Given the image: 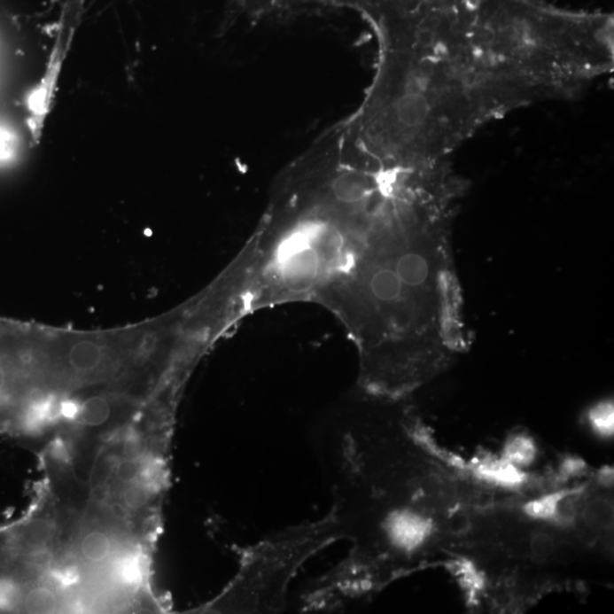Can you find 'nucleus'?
Wrapping results in <instances>:
<instances>
[{"instance_id":"nucleus-1","label":"nucleus","mask_w":614,"mask_h":614,"mask_svg":"<svg viewBox=\"0 0 614 614\" xmlns=\"http://www.w3.org/2000/svg\"><path fill=\"white\" fill-rule=\"evenodd\" d=\"M340 540L330 515L273 532L239 552V565L224 591L205 610L228 613H278L289 587L307 561Z\"/></svg>"},{"instance_id":"nucleus-2","label":"nucleus","mask_w":614,"mask_h":614,"mask_svg":"<svg viewBox=\"0 0 614 614\" xmlns=\"http://www.w3.org/2000/svg\"><path fill=\"white\" fill-rule=\"evenodd\" d=\"M473 472L478 479L486 484L496 486L505 489H517L527 483L528 476L524 469L505 460L484 459L479 461L473 468Z\"/></svg>"},{"instance_id":"nucleus-3","label":"nucleus","mask_w":614,"mask_h":614,"mask_svg":"<svg viewBox=\"0 0 614 614\" xmlns=\"http://www.w3.org/2000/svg\"><path fill=\"white\" fill-rule=\"evenodd\" d=\"M108 569L112 583L126 592L138 589L146 578V564L142 553L135 549H127L115 556Z\"/></svg>"},{"instance_id":"nucleus-4","label":"nucleus","mask_w":614,"mask_h":614,"mask_svg":"<svg viewBox=\"0 0 614 614\" xmlns=\"http://www.w3.org/2000/svg\"><path fill=\"white\" fill-rule=\"evenodd\" d=\"M80 556L88 564H105L114 560L113 540L107 532L95 529L84 533L79 545Z\"/></svg>"},{"instance_id":"nucleus-5","label":"nucleus","mask_w":614,"mask_h":614,"mask_svg":"<svg viewBox=\"0 0 614 614\" xmlns=\"http://www.w3.org/2000/svg\"><path fill=\"white\" fill-rule=\"evenodd\" d=\"M586 528L591 532L607 531L613 523V507L611 501L604 496H595L586 501L581 507Z\"/></svg>"},{"instance_id":"nucleus-6","label":"nucleus","mask_w":614,"mask_h":614,"mask_svg":"<svg viewBox=\"0 0 614 614\" xmlns=\"http://www.w3.org/2000/svg\"><path fill=\"white\" fill-rule=\"evenodd\" d=\"M537 455H539V449H537L535 440L532 437L517 433V435L509 437L504 445L501 457L524 469L535 462Z\"/></svg>"},{"instance_id":"nucleus-7","label":"nucleus","mask_w":614,"mask_h":614,"mask_svg":"<svg viewBox=\"0 0 614 614\" xmlns=\"http://www.w3.org/2000/svg\"><path fill=\"white\" fill-rule=\"evenodd\" d=\"M568 491L569 489H563V491L548 493L529 501L524 507L525 515L532 519L556 521L557 509Z\"/></svg>"},{"instance_id":"nucleus-8","label":"nucleus","mask_w":614,"mask_h":614,"mask_svg":"<svg viewBox=\"0 0 614 614\" xmlns=\"http://www.w3.org/2000/svg\"><path fill=\"white\" fill-rule=\"evenodd\" d=\"M593 431L603 439H611L614 431L613 404L602 402L589 409L587 416Z\"/></svg>"},{"instance_id":"nucleus-9","label":"nucleus","mask_w":614,"mask_h":614,"mask_svg":"<svg viewBox=\"0 0 614 614\" xmlns=\"http://www.w3.org/2000/svg\"><path fill=\"white\" fill-rule=\"evenodd\" d=\"M556 540L548 532H539L532 537L531 551L536 560H548L556 552Z\"/></svg>"},{"instance_id":"nucleus-10","label":"nucleus","mask_w":614,"mask_h":614,"mask_svg":"<svg viewBox=\"0 0 614 614\" xmlns=\"http://www.w3.org/2000/svg\"><path fill=\"white\" fill-rule=\"evenodd\" d=\"M585 469V463L579 459H575V457H568L561 464V473L564 477H572L579 475L583 472Z\"/></svg>"},{"instance_id":"nucleus-11","label":"nucleus","mask_w":614,"mask_h":614,"mask_svg":"<svg viewBox=\"0 0 614 614\" xmlns=\"http://www.w3.org/2000/svg\"><path fill=\"white\" fill-rule=\"evenodd\" d=\"M612 480H613V472H612V470L610 471V469H607V471H602L600 473V481L602 484L610 486V484L612 485Z\"/></svg>"}]
</instances>
